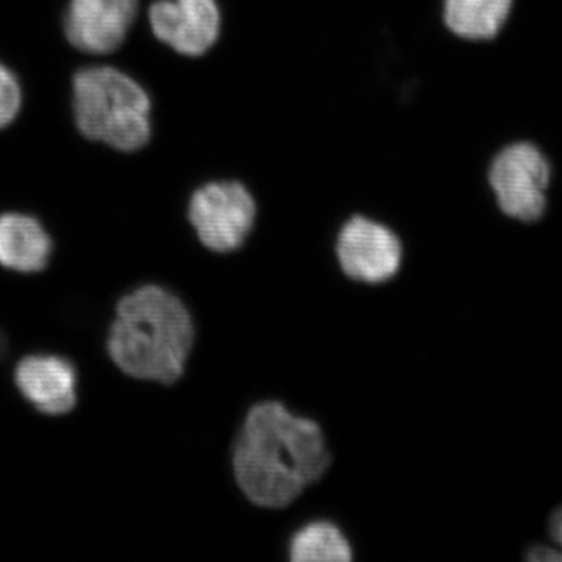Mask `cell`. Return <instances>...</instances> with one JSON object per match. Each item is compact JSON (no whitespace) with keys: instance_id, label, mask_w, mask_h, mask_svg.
Wrapping results in <instances>:
<instances>
[{"instance_id":"cell-1","label":"cell","mask_w":562,"mask_h":562,"mask_svg":"<svg viewBox=\"0 0 562 562\" xmlns=\"http://www.w3.org/2000/svg\"><path fill=\"white\" fill-rule=\"evenodd\" d=\"M335 452L324 425L280 398L251 402L228 450V468L244 501L279 513L324 482Z\"/></svg>"},{"instance_id":"cell-2","label":"cell","mask_w":562,"mask_h":562,"mask_svg":"<svg viewBox=\"0 0 562 562\" xmlns=\"http://www.w3.org/2000/svg\"><path fill=\"white\" fill-rule=\"evenodd\" d=\"M198 341L188 303L176 291L149 283L117 302L106 350L125 375L172 386L187 375Z\"/></svg>"},{"instance_id":"cell-3","label":"cell","mask_w":562,"mask_h":562,"mask_svg":"<svg viewBox=\"0 0 562 562\" xmlns=\"http://www.w3.org/2000/svg\"><path fill=\"white\" fill-rule=\"evenodd\" d=\"M72 105L85 138L121 151L143 149L151 136L149 94L127 74L91 66L74 76Z\"/></svg>"},{"instance_id":"cell-4","label":"cell","mask_w":562,"mask_h":562,"mask_svg":"<svg viewBox=\"0 0 562 562\" xmlns=\"http://www.w3.org/2000/svg\"><path fill=\"white\" fill-rule=\"evenodd\" d=\"M254 195L235 180L211 181L192 192L188 221L203 249L232 255L249 241L257 224Z\"/></svg>"},{"instance_id":"cell-5","label":"cell","mask_w":562,"mask_h":562,"mask_svg":"<svg viewBox=\"0 0 562 562\" xmlns=\"http://www.w3.org/2000/svg\"><path fill=\"white\" fill-rule=\"evenodd\" d=\"M335 257L349 283L379 288L401 276L405 249L401 236L383 222L355 214L339 228Z\"/></svg>"},{"instance_id":"cell-6","label":"cell","mask_w":562,"mask_h":562,"mask_svg":"<svg viewBox=\"0 0 562 562\" xmlns=\"http://www.w3.org/2000/svg\"><path fill=\"white\" fill-rule=\"evenodd\" d=\"M490 183L506 216L524 222L538 221L547 206L549 160L530 143L512 144L492 161Z\"/></svg>"},{"instance_id":"cell-7","label":"cell","mask_w":562,"mask_h":562,"mask_svg":"<svg viewBox=\"0 0 562 562\" xmlns=\"http://www.w3.org/2000/svg\"><path fill=\"white\" fill-rule=\"evenodd\" d=\"M155 38L184 57H202L221 35L216 0H157L149 9Z\"/></svg>"},{"instance_id":"cell-8","label":"cell","mask_w":562,"mask_h":562,"mask_svg":"<svg viewBox=\"0 0 562 562\" xmlns=\"http://www.w3.org/2000/svg\"><path fill=\"white\" fill-rule=\"evenodd\" d=\"M138 10L139 0H69L66 38L85 54H113L127 38Z\"/></svg>"},{"instance_id":"cell-9","label":"cell","mask_w":562,"mask_h":562,"mask_svg":"<svg viewBox=\"0 0 562 562\" xmlns=\"http://www.w3.org/2000/svg\"><path fill=\"white\" fill-rule=\"evenodd\" d=\"M18 390L38 412L69 413L77 403V372L72 362L55 355L22 358L14 371Z\"/></svg>"},{"instance_id":"cell-10","label":"cell","mask_w":562,"mask_h":562,"mask_svg":"<svg viewBox=\"0 0 562 562\" xmlns=\"http://www.w3.org/2000/svg\"><path fill=\"white\" fill-rule=\"evenodd\" d=\"M52 239L29 214L0 216V266L21 273L41 272L49 265Z\"/></svg>"},{"instance_id":"cell-11","label":"cell","mask_w":562,"mask_h":562,"mask_svg":"<svg viewBox=\"0 0 562 562\" xmlns=\"http://www.w3.org/2000/svg\"><path fill=\"white\" fill-rule=\"evenodd\" d=\"M291 562H351L355 550L341 525L330 519H313L295 528L288 538Z\"/></svg>"},{"instance_id":"cell-12","label":"cell","mask_w":562,"mask_h":562,"mask_svg":"<svg viewBox=\"0 0 562 562\" xmlns=\"http://www.w3.org/2000/svg\"><path fill=\"white\" fill-rule=\"evenodd\" d=\"M514 0H443V24L460 38L491 40L508 21Z\"/></svg>"},{"instance_id":"cell-13","label":"cell","mask_w":562,"mask_h":562,"mask_svg":"<svg viewBox=\"0 0 562 562\" xmlns=\"http://www.w3.org/2000/svg\"><path fill=\"white\" fill-rule=\"evenodd\" d=\"M22 103L20 81L7 66L0 63V128L16 120Z\"/></svg>"},{"instance_id":"cell-14","label":"cell","mask_w":562,"mask_h":562,"mask_svg":"<svg viewBox=\"0 0 562 562\" xmlns=\"http://www.w3.org/2000/svg\"><path fill=\"white\" fill-rule=\"evenodd\" d=\"M527 558L532 562L562 561V552L550 547L538 546L530 549Z\"/></svg>"},{"instance_id":"cell-15","label":"cell","mask_w":562,"mask_h":562,"mask_svg":"<svg viewBox=\"0 0 562 562\" xmlns=\"http://www.w3.org/2000/svg\"><path fill=\"white\" fill-rule=\"evenodd\" d=\"M550 532H552L554 541L562 549V508L558 509L550 519Z\"/></svg>"},{"instance_id":"cell-16","label":"cell","mask_w":562,"mask_h":562,"mask_svg":"<svg viewBox=\"0 0 562 562\" xmlns=\"http://www.w3.org/2000/svg\"><path fill=\"white\" fill-rule=\"evenodd\" d=\"M7 351H9V342H7L5 335L0 331V361L5 358Z\"/></svg>"}]
</instances>
